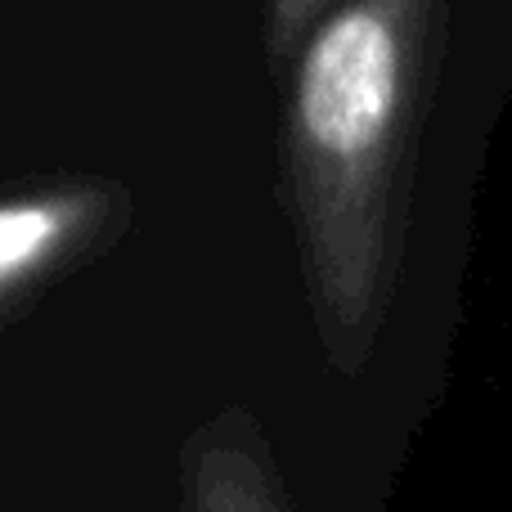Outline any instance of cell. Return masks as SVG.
Listing matches in <instances>:
<instances>
[{
  "mask_svg": "<svg viewBox=\"0 0 512 512\" xmlns=\"http://www.w3.org/2000/svg\"><path fill=\"white\" fill-rule=\"evenodd\" d=\"M81 207L72 198H23L0 203V288H14L50 261V252L72 234Z\"/></svg>",
  "mask_w": 512,
  "mask_h": 512,
  "instance_id": "cell-2",
  "label": "cell"
},
{
  "mask_svg": "<svg viewBox=\"0 0 512 512\" xmlns=\"http://www.w3.org/2000/svg\"><path fill=\"white\" fill-rule=\"evenodd\" d=\"M405 72V27L382 0L337 9L315 32L297 77V131L328 180L378 167L405 104Z\"/></svg>",
  "mask_w": 512,
  "mask_h": 512,
  "instance_id": "cell-1",
  "label": "cell"
}]
</instances>
